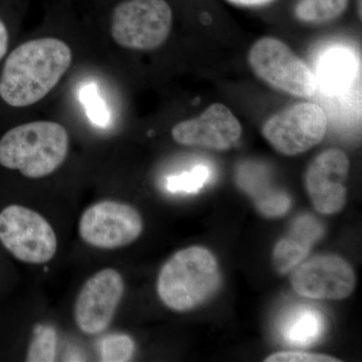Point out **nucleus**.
<instances>
[{"mask_svg":"<svg viewBox=\"0 0 362 362\" xmlns=\"http://www.w3.org/2000/svg\"><path fill=\"white\" fill-rule=\"evenodd\" d=\"M73 63L70 45L57 37H40L18 45L0 75V97L23 108L37 104L59 84Z\"/></svg>","mask_w":362,"mask_h":362,"instance_id":"f257e3e1","label":"nucleus"},{"mask_svg":"<svg viewBox=\"0 0 362 362\" xmlns=\"http://www.w3.org/2000/svg\"><path fill=\"white\" fill-rule=\"evenodd\" d=\"M69 142L68 131L58 122L21 124L0 139V165L32 180L47 177L66 161Z\"/></svg>","mask_w":362,"mask_h":362,"instance_id":"f03ea898","label":"nucleus"},{"mask_svg":"<svg viewBox=\"0 0 362 362\" xmlns=\"http://www.w3.org/2000/svg\"><path fill=\"white\" fill-rule=\"evenodd\" d=\"M218 262L209 250L189 247L164 264L157 279V293L171 310L187 312L209 301L221 286Z\"/></svg>","mask_w":362,"mask_h":362,"instance_id":"7ed1b4c3","label":"nucleus"},{"mask_svg":"<svg viewBox=\"0 0 362 362\" xmlns=\"http://www.w3.org/2000/svg\"><path fill=\"white\" fill-rule=\"evenodd\" d=\"M173 21L166 0H125L112 13L111 35L125 49L153 51L168 39Z\"/></svg>","mask_w":362,"mask_h":362,"instance_id":"20e7f679","label":"nucleus"},{"mask_svg":"<svg viewBox=\"0 0 362 362\" xmlns=\"http://www.w3.org/2000/svg\"><path fill=\"white\" fill-rule=\"evenodd\" d=\"M0 242L14 258L35 265L51 261L58 250V239L49 221L18 204L0 213Z\"/></svg>","mask_w":362,"mask_h":362,"instance_id":"39448f33","label":"nucleus"},{"mask_svg":"<svg viewBox=\"0 0 362 362\" xmlns=\"http://www.w3.org/2000/svg\"><path fill=\"white\" fill-rule=\"evenodd\" d=\"M249 63L259 78L292 96L313 97L318 83L309 66L282 40L263 37L255 42Z\"/></svg>","mask_w":362,"mask_h":362,"instance_id":"423d86ee","label":"nucleus"},{"mask_svg":"<svg viewBox=\"0 0 362 362\" xmlns=\"http://www.w3.org/2000/svg\"><path fill=\"white\" fill-rule=\"evenodd\" d=\"M327 126V116L323 109L306 102L272 116L262 132L280 153L294 156L308 151L322 141Z\"/></svg>","mask_w":362,"mask_h":362,"instance_id":"0eeeda50","label":"nucleus"},{"mask_svg":"<svg viewBox=\"0 0 362 362\" xmlns=\"http://www.w3.org/2000/svg\"><path fill=\"white\" fill-rule=\"evenodd\" d=\"M143 221L130 204L103 201L93 204L81 216L78 233L86 244L98 249L129 246L141 235Z\"/></svg>","mask_w":362,"mask_h":362,"instance_id":"6e6552de","label":"nucleus"},{"mask_svg":"<svg viewBox=\"0 0 362 362\" xmlns=\"http://www.w3.org/2000/svg\"><path fill=\"white\" fill-rule=\"evenodd\" d=\"M125 290L121 274L107 268L88 279L74 306V318L78 329L97 335L109 327Z\"/></svg>","mask_w":362,"mask_h":362,"instance_id":"1a4fd4ad","label":"nucleus"},{"mask_svg":"<svg viewBox=\"0 0 362 362\" xmlns=\"http://www.w3.org/2000/svg\"><path fill=\"white\" fill-rule=\"evenodd\" d=\"M293 289L310 299L342 300L350 296L356 284L352 267L340 257H313L295 268Z\"/></svg>","mask_w":362,"mask_h":362,"instance_id":"9d476101","label":"nucleus"},{"mask_svg":"<svg viewBox=\"0 0 362 362\" xmlns=\"http://www.w3.org/2000/svg\"><path fill=\"white\" fill-rule=\"evenodd\" d=\"M349 173V157L340 149L326 150L311 162L306 188L317 211L333 214L341 211L346 202Z\"/></svg>","mask_w":362,"mask_h":362,"instance_id":"9b49d317","label":"nucleus"},{"mask_svg":"<svg viewBox=\"0 0 362 362\" xmlns=\"http://www.w3.org/2000/svg\"><path fill=\"white\" fill-rule=\"evenodd\" d=\"M242 132V126L232 111L216 103L197 118L176 124L171 135L176 143L185 146L226 150L238 142Z\"/></svg>","mask_w":362,"mask_h":362,"instance_id":"f8f14e48","label":"nucleus"},{"mask_svg":"<svg viewBox=\"0 0 362 362\" xmlns=\"http://www.w3.org/2000/svg\"><path fill=\"white\" fill-rule=\"evenodd\" d=\"M279 331L283 339L292 346H312L325 333L326 318L315 308L299 306L286 314Z\"/></svg>","mask_w":362,"mask_h":362,"instance_id":"ddd939ff","label":"nucleus"},{"mask_svg":"<svg viewBox=\"0 0 362 362\" xmlns=\"http://www.w3.org/2000/svg\"><path fill=\"white\" fill-rule=\"evenodd\" d=\"M317 83L327 90H342L354 80L356 71V61L349 49H331L319 59Z\"/></svg>","mask_w":362,"mask_h":362,"instance_id":"4468645a","label":"nucleus"},{"mask_svg":"<svg viewBox=\"0 0 362 362\" xmlns=\"http://www.w3.org/2000/svg\"><path fill=\"white\" fill-rule=\"evenodd\" d=\"M312 245L308 240L291 232V235L281 240L274 250L273 262L276 270L282 274L294 270L308 256Z\"/></svg>","mask_w":362,"mask_h":362,"instance_id":"2eb2a0df","label":"nucleus"},{"mask_svg":"<svg viewBox=\"0 0 362 362\" xmlns=\"http://www.w3.org/2000/svg\"><path fill=\"white\" fill-rule=\"evenodd\" d=\"M349 0H300L295 8L298 20L309 23H323L344 13Z\"/></svg>","mask_w":362,"mask_h":362,"instance_id":"dca6fc26","label":"nucleus"},{"mask_svg":"<svg viewBox=\"0 0 362 362\" xmlns=\"http://www.w3.org/2000/svg\"><path fill=\"white\" fill-rule=\"evenodd\" d=\"M57 334L51 326L37 325L28 346L26 361L52 362L56 358Z\"/></svg>","mask_w":362,"mask_h":362,"instance_id":"f3484780","label":"nucleus"},{"mask_svg":"<svg viewBox=\"0 0 362 362\" xmlns=\"http://www.w3.org/2000/svg\"><path fill=\"white\" fill-rule=\"evenodd\" d=\"M211 171L206 165L195 166L192 170L177 176H171L168 180V189L173 192L194 194L206 185L211 178Z\"/></svg>","mask_w":362,"mask_h":362,"instance_id":"a211bd4d","label":"nucleus"},{"mask_svg":"<svg viewBox=\"0 0 362 362\" xmlns=\"http://www.w3.org/2000/svg\"><path fill=\"white\" fill-rule=\"evenodd\" d=\"M134 354V342L128 335L113 334L105 337L101 343V361H129Z\"/></svg>","mask_w":362,"mask_h":362,"instance_id":"6ab92c4d","label":"nucleus"},{"mask_svg":"<svg viewBox=\"0 0 362 362\" xmlns=\"http://www.w3.org/2000/svg\"><path fill=\"white\" fill-rule=\"evenodd\" d=\"M266 362H339L335 357L306 351H282L267 357Z\"/></svg>","mask_w":362,"mask_h":362,"instance_id":"aec40b11","label":"nucleus"},{"mask_svg":"<svg viewBox=\"0 0 362 362\" xmlns=\"http://www.w3.org/2000/svg\"><path fill=\"white\" fill-rule=\"evenodd\" d=\"M8 30L4 21L0 20V61L4 58L8 49Z\"/></svg>","mask_w":362,"mask_h":362,"instance_id":"412c9836","label":"nucleus"},{"mask_svg":"<svg viewBox=\"0 0 362 362\" xmlns=\"http://www.w3.org/2000/svg\"><path fill=\"white\" fill-rule=\"evenodd\" d=\"M228 1L240 6H259L269 4L273 0H228Z\"/></svg>","mask_w":362,"mask_h":362,"instance_id":"4be33fe9","label":"nucleus"}]
</instances>
